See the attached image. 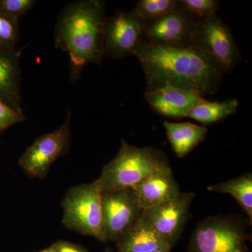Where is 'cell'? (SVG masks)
Masks as SVG:
<instances>
[{"instance_id":"2e32d148","label":"cell","mask_w":252,"mask_h":252,"mask_svg":"<svg viewBox=\"0 0 252 252\" xmlns=\"http://www.w3.org/2000/svg\"><path fill=\"white\" fill-rule=\"evenodd\" d=\"M164 127L172 150L180 158L185 157L205 140L207 133L205 126L191 122H165Z\"/></svg>"},{"instance_id":"8fae6325","label":"cell","mask_w":252,"mask_h":252,"mask_svg":"<svg viewBox=\"0 0 252 252\" xmlns=\"http://www.w3.org/2000/svg\"><path fill=\"white\" fill-rule=\"evenodd\" d=\"M143 22L133 10L117 11L107 18L104 34V56L120 59L133 55L142 41Z\"/></svg>"},{"instance_id":"603a6c76","label":"cell","mask_w":252,"mask_h":252,"mask_svg":"<svg viewBox=\"0 0 252 252\" xmlns=\"http://www.w3.org/2000/svg\"><path fill=\"white\" fill-rule=\"evenodd\" d=\"M26 117L21 111H17L0 100V132L11 126L24 122Z\"/></svg>"},{"instance_id":"d4e9b609","label":"cell","mask_w":252,"mask_h":252,"mask_svg":"<svg viewBox=\"0 0 252 252\" xmlns=\"http://www.w3.org/2000/svg\"><path fill=\"white\" fill-rule=\"evenodd\" d=\"M39 252H59V250H58L57 248H56L55 244L54 245H51V247H49V248L45 249V250H42V251H40Z\"/></svg>"},{"instance_id":"52a82bcc","label":"cell","mask_w":252,"mask_h":252,"mask_svg":"<svg viewBox=\"0 0 252 252\" xmlns=\"http://www.w3.org/2000/svg\"><path fill=\"white\" fill-rule=\"evenodd\" d=\"M71 140V112L59 128L43 134L28 147L20 158V167L25 173L34 179H43L50 167L69 149Z\"/></svg>"},{"instance_id":"277c9868","label":"cell","mask_w":252,"mask_h":252,"mask_svg":"<svg viewBox=\"0 0 252 252\" xmlns=\"http://www.w3.org/2000/svg\"><path fill=\"white\" fill-rule=\"evenodd\" d=\"M62 223L67 229L106 243L102 192L94 180L68 189L62 201Z\"/></svg>"},{"instance_id":"9c48e42d","label":"cell","mask_w":252,"mask_h":252,"mask_svg":"<svg viewBox=\"0 0 252 252\" xmlns=\"http://www.w3.org/2000/svg\"><path fill=\"white\" fill-rule=\"evenodd\" d=\"M194 198L193 192L180 193L167 203L143 210L140 219L166 240L172 248L180 238L188 221Z\"/></svg>"},{"instance_id":"cb8c5ba5","label":"cell","mask_w":252,"mask_h":252,"mask_svg":"<svg viewBox=\"0 0 252 252\" xmlns=\"http://www.w3.org/2000/svg\"><path fill=\"white\" fill-rule=\"evenodd\" d=\"M55 245L59 252H89L82 247L63 240L55 243Z\"/></svg>"},{"instance_id":"7a4b0ae2","label":"cell","mask_w":252,"mask_h":252,"mask_svg":"<svg viewBox=\"0 0 252 252\" xmlns=\"http://www.w3.org/2000/svg\"><path fill=\"white\" fill-rule=\"evenodd\" d=\"M107 18L105 2L100 0L72 1L60 13L55 29V46L69 56L71 81L80 79L88 63L100 65L104 58Z\"/></svg>"},{"instance_id":"7c38bea8","label":"cell","mask_w":252,"mask_h":252,"mask_svg":"<svg viewBox=\"0 0 252 252\" xmlns=\"http://www.w3.org/2000/svg\"><path fill=\"white\" fill-rule=\"evenodd\" d=\"M144 97L154 112L172 119L188 118L193 107L205 99L193 93L169 85L145 91Z\"/></svg>"},{"instance_id":"4316f807","label":"cell","mask_w":252,"mask_h":252,"mask_svg":"<svg viewBox=\"0 0 252 252\" xmlns=\"http://www.w3.org/2000/svg\"><path fill=\"white\" fill-rule=\"evenodd\" d=\"M154 252H170V251H168V250H158V251Z\"/></svg>"},{"instance_id":"4fadbf2b","label":"cell","mask_w":252,"mask_h":252,"mask_svg":"<svg viewBox=\"0 0 252 252\" xmlns=\"http://www.w3.org/2000/svg\"><path fill=\"white\" fill-rule=\"evenodd\" d=\"M131 189L142 210L167 203L181 193L170 165L154 172Z\"/></svg>"},{"instance_id":"8992f818","label":"cell","mask_w":252,"mask_h":252,"mask_svg":"<svg viewBox=\"0 0 252 252\" xmlns=\"http://www.w3.org/2000/svg\"><path fill=\"white\" fill-rule=\"evenodd\" d=\"M192 46L216 61L230 72L240 61V52L228 25L218 16L198 19L195 26Z\"/></svg>"},{"instance_id":"484cf974","label":"cell","mask_w":252,"mask_h":252,"mask_svg":"<svg viewBox=\"0 0 252 252\" xmlns=\"http://www.w3.org/2000/svg\"><path fill=\"white\" fill-rule=\"evenodd\" d=\"M103 252H114L112 251V249L107 248H106L105 250H104Z\"/></svg>"},{"instance_id":"3957f363","label":"cell","mask_w":252,"mask_h":252,"mask_svg":"<svg viewBox=\"0 0 252 252\" xmlns=\"http://www.w3.org/2000/svg\"><path fill=\"white\" fill-rule=\"evenodd\" d=\"M166 154L153 147H137L122 140L114 158L97 180L101 192L132 189L154 172L169 166Z\"/></svg>"},{"instance_id":"9a60e30c","label":"cell","mask_w":252,"mask_h":252,"mask_svg":"<svg viewBox=\"0 0 252 252\" xmlns=\"http://www.w3.org/2000/svg\"><path fill=\"white\" fill-rule=\"evenodd\" d=\"M119 252L171 251L166 240L141 219L117 242Z\"/></svg>"},{"instance_id":"ac0fdd59","label":"cell","mask_w":252,"mask_h":252,"mask_svg":"<svg viewBox=\"0 0 252 252\" xmlns=\"http://www.w3.org/2000/svg\"><path fill=\"white\" fill-rule=\"evenodd\" d=\"M209 191L230 194L243 207L245 213L252 221V174L248 172L236 178L209 186Z\"/></svg>"},{"instance_id":"ba28073f","label":"cell","mask_w":252,"mask_h":252,"mask_svg":"<svg viewBox=\"0 0 252 252\" xmlns=\"http://www.w3.org/2000/svg\"><path fill=\"white\" fill-rule=\"evenodd\" d=\"M180 3V2H179ZM198 18L179 4L172 12L153 21L143 22L142 41L170 47L192 46Z\"/></svg>"},{"instance_id":"44dd1931","label":"cell","mask_w":252,"mask_h":252,"mask_svg":"<svg viewBox=\"0 0 252 252\" xmlns=\"http://www.w3.org/2000/svg\"><path fill=\"white\" fill-rule=\"evenodd\" d=\"M181 7L198 19L217 16L220 1L215 0H179Z\"/></svg>"},{"instance_id":"30bf717a","label":"cell","mask_w":252,"mask_h":252,"mask_svg":"<svg viewBox=\"0 0 252 252\" xmlns=\"http://www.w3.org/2000/svg\"><path fill=\"white\" fill-rule=\"evenodd\" d=\"M103 228L107 241L117 242L142 215L132 189L102 192Z\"/></svg>"},{"instance_id":"ffe728a7","label":"cell","mask_w":252,"mask_h":252,"mask_svg":"<svg viewBox=\"0 0 252 252\" xmlns=\"http://www.w3.org/2000/svg\"><path fill=\"white\" fill-rule=\"evenodd\" d=\"M19 41V20L0 14V47L16 49Z\"/></svg>"},{"instance_id":"d6986e66","label":"cell","mask_w":252,"mask_h":252,"mask_svg":"<svg viewBox=\"0 0 252 252\" xmlns=\"http://www.w3.org/2000/svg\"><path fill=\"white\" fill-rule=\"evenodd\" d=\"M179 4V0H140L133 11L142 22H147L172 12Z\"/></svg>"},{"instance_id":"6da1fadb","label":"cell","mask_w":252,"mask_h":252,"mask_svg":"<svg viewBox=\"0 0 252 252\" xmlns=\"http://www.w3.org/2000/svg\"><path fill=\"white\" fill-rule=\"evenodd\" d=\"M133 55L143 69L146 91L169 85L205 97L216 94L225 73L211 56L194 46L170 47L142 41Z\"/></svg>"},{"instance_id":"5bb4252c","label":"cell","mask_w":252,"mask_h":252,"mask_svg":"<svg viewBox=\"0 0 252 252\" xmlns=\"http://www.w3.org/2000/svg\"><path fill=\"white\" fill-rule=\"evenodd\" d=\"M21 50L0 47V100L13 109L23 112L21 107Z\"/></svg>"},{"instance_id":"e0dca14e","label":"cell","mask_w":252,"mask_h":252,"mask_svg":"<svg viewBox=\"0 0 252 252\" xmlns=\"http://www.w3.org/2000/svg\"><path fill=\"white\" fill-rule=\"evenodd\" d=\"M239 101L226 99L223 101H207L204 99L197 104L189 113L188 118L201 123L204 125L221 122L238 111Z\"/></svg>"},{"instance_id":"7402d4cb","label":"cell","mask_w":252,"mask_h":252,"mask_svg":"<svg viewBox=\"0 0 252 252\" xmlns=\"http://www.w3.org/2000/svg\"><path fill=\"white\" fill-rule=\"evenodd\" d=\"M36 2L35 0H0V14L20 20Z\"/></svg>"},{"instance_id":"5b68a950","label":"cell","mask_w":252,"mask_h":252,"mask_svg":"<svg viewBox=\"0 0 252 252\" xmlns=\"http://www.w3.org/2000/svg\"><path fill=\"white\" fill-rule=\"evenodd\" d=\"M250 235L238 217H209L194 230L188 252H250Z\"/></svg>"}]
</instances>
